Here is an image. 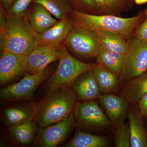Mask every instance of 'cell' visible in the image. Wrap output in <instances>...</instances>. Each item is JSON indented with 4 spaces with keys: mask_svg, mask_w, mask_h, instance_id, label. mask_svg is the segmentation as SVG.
<instances>
[{
    "mask_svg": "<svg viewBox=\"0 0 147 147\" xmlns=\"http://www.w3.org/2000/svg\"><path fill=\"white\" fill-rule=\"evenodd\" d=\"M102 94L113 93L118 90L119 75L100 65L95 64L92 69Z\"/></svg>",
    "mask_w": 147,
    "mask_h": 147,
    "instance_id": "cell-18",
    "label": "cell"
},
{
    "mask_svg": "<svg viewBox=\"0 0 147 147\" xmlns=\"http://www.w3.org/2000/svg\"><path fill=\"white\" fill-rule=\"evenodd\" d=\"M47 77L45 70L38 73L26 72L18 83L3 88L0 91L1 100H15L28 99L31 98L37 88Z\"/></svg>",
    "mask_w": 147,
    "mask_h": 147,
    "instance_id": "cell-9",
    "label": "cell"
},
{
    "mask_svg": "<svg viewBox=\"0 0 147 147\" xmlns=\"http://www.w3.org/2000/svg\"><path fill=\"white\" fill-rule=\"evenodd\" d=\"M131 0H109L108 11L120 10L130 2Z\"/></svg>",
    "mask_w": 147,
    "mask_h": 147,
    "instance_id": "cell-28",
    "label": "cell"
},
{
    "mask_svg": "<svg viewBox=\"0 0 147 147\" xmlns=\"http://www.w3.org/2000/svg\"><path fill=\"white\" fill-rule=\"evenodd\" d=\"M73 27L72 22L66 18L58 21L57 24L42 33L36 32V45L59 47L63 44Z\"/></svg>",
    "mask_w": 147,
    "mask_h": 147,
    "instance_id": "cell-12",
    "label": "cell"
},
{
    "mask_svg": "<svg viewBox=\"0 0 147 147\" xmlns=\"http://www.w3.org/2000/svg\"><path fill=\"white\" fill-rule=\"evenodd\" d=\"M59 48L60 52L59 61L56 71L47 83V94L61 89L71 88L78 77L92 69L95 65L77 59L69 53L64 44Z\"/></svg>",
    "mask_w": 147,
    "mask_h": 147,
    "instance_id": "cell-4",
    "label": "cell"
},
{
    "mask_svg": "<svg viewBox=\"0 0 147 147\" xmlns=\"http://www.w3.org/2000/svg\"><path fill=\"white\" fill-rule=\"evenodd\" d=\"M137 104L142 116L147 117V94L140 99Z\"/></svg>",
    "mask_w": 147,
    "mask_h": 147,
    "instance_id": "cell-29",
    "label": "cell"
},
{
    "mask_svg": "<svg viewBox=\"0 0 147 147\" xmlns=\"http://www.w3.org/2000/svg\"><path fill=\"white\" fill-rule=\"evenodd\" d=\"M108 137L84 131H76L65 147H106L109 145Z\"/></svg>",
    "mask_w": 147,
    "mask_h": 147,
    "instance_id": "cell-23",
    "label": "cell"
},
{
    "mask_svg": "<svg viewBox=\"0 0 147 147\" xmlns=\"http://www.w3.org/2000/svg\"><path fill=\"white\" fill-rule=\"evenodd\" d=\"M35 33L25 14L9 15L4 28L0 32L2 52L28 56L36 45Z\"/></svg>",
    "mask_w": 147,
    "mask_h": 147,
    "instance_id": "cell-3",
    "label": "cell"
},
{
    "mask_svg": "<svg viewBox=\"0 0 147 147\" xmlns=\"http://www.w3.org/2000/svg\"><path fill=\"white\" fill-rule=\"evenodd\" d=\"M37 106L33 103L6 108L3 111V122L8 128L26 121L34 119Z\"/></svg>",
    "mask_w": 147,
    "mask_h": 147,
    "instance_id": "cell-16",
    "label": "cell"
},
{
    "mask_svg": "<svg viewBox=\"0 0 147 147\" xmlns=\"http://www.w3.org/2000/svg\"><path fill=\"white\" fill-rule=\"evenodd\" d=\"M63 44L76 55L96 59L100 46L96 32L76 26L73 27Z\"/></svg>",
    "mask_w": 147,
    "mask_h": 147,
    "instance_id": "cell-6",
    "label": "cell"
},
{
    "mask_svg": "<svg viewBox=\"0 0 147 147\" xmlns=\"http://www.w3.org/2000/svg\"><path fill=\"white\" fill-rule=\"evenodd\" d=\"M73 114L77 123L82 127L102 128L111 123L104 110L95 100L77 101Z\"/></svg>",
    "mask_w": 147,
    "mask_h": 147,
    "instance_id": "cell-8",
    "label": "cell"
},
{
    "mask_svg": "<svg viewBox=\"0 0 147 147\" xmlns=\"http://www.w3.org/2000/svg\"><path fill=\"white\" fill-rule=\"evenodd\" d=\"M71 88L75 93L77 100L81 101L98 99L102 94L92 69L78 77Z\"/></svg>",
    "mask_w": 147,
    "mask_h": 147,
    "instance_id": "cell-13",
    "label": "cell"
},
{
    "mask_svg": "<svg viewBox=\"0 0 147 147\" xmlns=\"http://www.w3.org/2000/svg\"><path fill=\"white\" fill-rule=\"evenodd\" d=\"M28 57L3 52L0 59V83L4 85L28 71Z\"/></svg>",
    "mask_w": 147,
    "mask_h": 147,
    "instance_id": "cell-11",
    "label": "cell"
},
{
    "mask_svg": "<svg viewBox=\"0 0 147 147\" xmlns=\"http://www.w3.org/2000/svg\"><path fill=\"white\" fill-rule=\"evenodd\" d=\"M13 1V0H2L4 4L6 6H9L10 5Z\"/></svg>",
    "mask_w": 147,
    "mask_h": 147,
    "instance_id": "cell-33",
    "label": "cell"
},
{
    "mask_svg": "<svg viewBox=\"0 0 147 147\" xmlns=\"http://www.w3.org/2000/svg\"><path fill=\"white\" fill-rule=\"evenodd\" d=\"M75 119L73 113L64 120L43 128H38L34 145L40 147L57 146L75 126Z\"/></svg>",
    "mask_w": 147,
    "mask_h": 147,
    "instance_id": "cell-7",
    "label": "cell"
},
{
    "mask_svg": "<svg viewBox=\"0 0 147 147\" xmlns=\"http://www.w3.org/2000/svg\"><path fill=\"white\" fill-rule=\"evenodd\" d=\"M28 17V20L32 28L38 33L46 31L58 22L47 9L39 4L35 7Z\"/></svg>",
    "mask_w": 147,
    "mask_h": 147,
    "instance_id": "cell-20",
    "label": "cell"
},
{
    "mask_svg": "<svg viewBox=\"0 0 147 147\" xmlns=\"http://www.w3.org/2000/svg\"><path fill=\"white\" fill-rule=\"evenodd\" d=\"M134 2L137 5H142L147 2V0H134Z\"/></svg>",
    "mask_w": 147,
    "mask_h": 147,
    "instance_id": "cell-34",
    "label": "cell"
},
{
    "mask_svg": "<svg viewBox=\"0 0 147 147\" xmlns=\"http://www.w3.org/2000/svg\"><path fill=\"white\" fill-rule=\"evenodd\" d=\"M100 45L110 51L119 54H128L130 41L123 36L113 32L100 30L96 32Z\"/></svg>",
    "mask_w": 147,
    "mask_h": 147,
    "instance_id": "cell-21",
    "label": "cell"
},
{
    "mask_svg": "<svg viewBox=\"0 0 147 147\" xmlns=\"http://www.w3.org/2000/svg\"><path fill=\"white\" fill-rule=\"evenodd\" d=\"M60 52L59 47L36 45L28 57L27 72L38 73L45 70L49 64L59 60Z\"/></svg>",
    "mask_w": 147,
    "mask_h": 147,
    "instance_id": "cell-14",
    "label": "cell"
},
{
    "mask_svg": "<svg viewBox=\"0 0 147 147\" xmlns=\"http://www.w3.org/2000/svg\"><path fill=\"white\" fill-rule=\"evenodd\" d=\"M76 1L79 3L86 7L94 9H98L97 5L94 0H76Z\"/></svg>",
    "mask_w": 147,
    "mask_h": 147,
    "instance_id": "cell-31",
    "label": "cell"
},
{
    "mask_svg": "<svg viewBox=\"0 0 147 147\" xmlns=\"http://www.w3.org/2000/svg\"><path fill=\"white\" fill-rule=\"evenodd\" d=\"M115 137L116 147H131V135L128 123H124L120 126L116 127Z\"/></svg>",
    "mask_w": 147,
    "mask_h": 147,
    "instance_id": "cell-25",
    "label": "cell"
},
{
    "mask_svg": "<svg viewBox=\"0 0 147 147\" xmlns=\"http://www.w3.org/2000/svg\"><path fill=\"white\" fill-rule=\"evenodd\" d=\"M74 26L80 27L92 31L100 30L113 32L131 39L134 30L145 18L144 11L137 16L123 18L111 15L97 16L83 13L78 11L71 12Z\"/></svg>",
    "mask_w": 147,
    "mask_h": 147,
    "instance_id": "cell-1",
    "label": "cell"
},
{
    "mask_svg": "<svg viewBox=\"0 0 147 147\" xmlns=\"http://www.w3.org/2000/svg\"><path fill=\"white\" fill-rule=\"evenodd\" d=\"M34 1L44 6L59 20L67 18L71 11L70 5L66 0H34Z\"/></svg>",
    "mask_w": 147,
    "mask_h": 147,
    "instance_id": "cell-24",
    "label": "cell"
},
{
    "mask_svg": "<svg viewBox=\"0 0 147 147\" xmlns=\"http://www.w3.org/2000/svg\"><path fill=\"white\" fill-rule=\"evenodd\" d=\"M123 86L121 95L130 104H137L147 94V71L131 79Z\"/></svg>",
    "mask_w": 147,
    "mask_h": 147,
    "instance_id": "cell-19",
    "label": "cell"
},
{
    "mask_svg": "<svg viewBox=\"0 0 147 147\" xmlns=\"http://www.w3.org/2000/svg\"><path fill=\"white\" fill-rule=\"evenodd\" d=\"M127 55L114 53L100 45L96 57V63L109 69L119 75L125 63Z\"/></svg>",
    "mask_w": 147,
    "mask_h": 147,
    "instance_id": "cell-22",
    "label": "cell"
},
{
    "mask_svg": "<svg viewBox=\"0 0 147 147\" xmlns=\"http://www.w3.org/2000/svg\"><path fill=\"white\" fill-rule=\"evenodd\" d=\"M144 21L136 27L133 36L139 40L147 42V9L144 11Z\"/></svg>",
    "mask_w": 147,
    "mask_h": 147,
    "instance_id": "cell-27",
    "label": "cell"
},
{
    "mask_svg": "<svg viewBox=\"0 0 147 147\" xmlns=\"http://www.w3.org/2000/svg\"><path fill=\"white\" fill-rule=\"evenodd\" d=\"M7 18L6 17L5 14L4 13L3 10L1 8V13H0V32L2 31L6 24Z\"/></svg>",
    "mask_w": 147,
    "mask_h": 147,
    "instance_id": "cell-32",
    "label": "cell"
},
{
    "mask_svg": "<svg viewBox=\"0 0 147 147\" xmlns=\"http://www.w3.org/2000/svg\"><path fill=\"white\" fill-rule=\"evenodd\" d=\"M77 100L71 88L47 94L36 105L34 120L38 128H43L67 118L73 113Z\"/></svg>",
    "mask_w": 147,
    "mask_h": 147,
    "instance_id": "cell-2",
    "label": "cell"
},
{
    "mask_svg": "<svg viewBox=\"0 0 147 147\" xmlns=\"http://www.w3.org/2000/svg\"><path fill=\"white\" fill-rule=\"evenodd\" d=\"M38 128L36 122L33 119L11 127L8 128V131L14 143L21 146H26L34 141Z\"/></svg>",
    "mask_w": 147,
    "mask_h": 147,
    "instance_id": "cell-17",
    "label": "cell"
},
{
    "mask_svg": "<svg viewBox=\"0 0 147 147\" xmlns=\"http://www.w3.org/2000/svg\"><path fill=\"white\" fill-rule=\"evenodd\" d=\"M98 9L103 11H108L109 0H94Z\"/></svg>",
    "mask_w": 147,
    "mask_h": 147,
    "instance_id": "cell-30",
    "label": "cell"
},
{
    "mask_svg": "<svg viewBox=\"0 0 147 147\" xmlns=\"http://www.w3.org/2000/svg\"><path fill=\"white\" fill-rule=\"evenodd\" d=\"M138 104H130L128 119L131 147H147V131Z\"/></svg>",
    "mask_w": 147,
    "mask_h": 147,
    "instance_id": "cell-15",
    "label": "cell"
},
{
    "mask_svg": "<svg viewBox=\"0 0 147 147\" xmlns=\"http://www.w3.org/2000/svg\"><path fill=\"white\" fill-rule=\"evenodd\" d=\"M101 108L115 127L123 124L128 117L129 103L121 95L102 94L98 98Z\"/></svg>",
    "mask_w": 147,
    "mask_h": 147,
    "instance_id": "cell-10",
    "label": "cell"
},
{
    "mask_svg": "<svg viewBox=\"0 0 147 147\" xmlns=\"http://www.w3.org/2000/svg\"><path fill=\"white\" fill-rule=\"evenodd\" d=\"M147 71V42L132 36L130 50L119 75L120 85Z\"/></svg>",
    "mask_w": 147,
    "mask_h": 147,
    "instance_id": "cell-5",
    "label": "cell"
},
{
    "mask_svg": "<svg viewBox=\"0 0 147 147\" xmlns=\"http://www.w3.org/2000/svg\"><path fill=\"white\" fill-rule=\"evenodd\" d=\"M32 0H16L9 11V15L19 16L24 14V12L28 8Z\"/></svg>",
    "mask_w": 147,
    "mask_h": 147,
    "instance_id": "cell-26",
    "label": "cell"
}]
</instances>
